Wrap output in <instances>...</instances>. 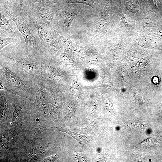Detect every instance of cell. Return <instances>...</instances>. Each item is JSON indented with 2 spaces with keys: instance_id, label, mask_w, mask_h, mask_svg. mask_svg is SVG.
Masks as SVG:
<instances>
[{
  "instance_id": "13",
  "label": "cell",
  "mask_w": 162,
  "mask_h": 162,
  "mask_svg": "<svg viewBox=\"0 0 162 162\" xmlns=\"http://www.w3.org/2000/svg\"><path fill=\"white\" fill-rule=\"evenodd\" d=\"M69 3H79L84 4L95 9V7L98 3V0H67Z\"/></svg>"
},
{
  "instance_id": "10",
  "label": "cell",
  "mask_w": 162,
  "mask_h": 162,
  "mask_svg": "<svg viewBox=\"0 0 162 162\" xmlns=\"http://www.w3.org/2000/svg\"><path fill=\"white\" fill-rule=\"evenodd\" d=\"M51 129L67 133L74 138L82 146L89 143L91 141L89 136L77 134L64 128L54 127Z\"/></svg>"
},
{
  "instance_id": "15",
  "label": "cell",
  "mask_w": 162,
  "mask_h": 162,
  "mask_svg": "<svg viewBox=\"0 0 162 162\" xmlns=\"http://www.w3.org/2000/svg\"><path fill=\"white\" fill-rule=\"evenodd\" d=\"M106 24L102 22H100L98 23L96 25L94 35L98 36L101 34L104 33L106 29Z\"/></svg>"
},
{
  "instance_id": "11",
  "label": "cell",
  "mask_w": 162,
  "mask_h": 162,
  "mask_svg": "<svg viewBox=\"0 0 162 162\" xmlns=\"http://www.w3.org/2000/svg\"><path fill=\"white\" fill-rule=\"evenodd\" d=\"M26 1L34 4L36 3L37 4L36 5L39 6L56 9L55 6L57 3L56 0H26Z\"/></svg>"
},
{
  "instance_id": "6",
  "label": "cell",
  "mask_w": 162,
  "mask_h": 162,
  "mask_svg": "<svg viewBox=\"0 0 162 162\" xmlns=\"http://www.w3.org/2000/svg\"><path fill=\"white\" fill-rule=\"evenodd\" d=\"M33 80L35 92V104L40 109L47 112L50 107L49 98L46 86V77L38 75Z\"/></svg>"
},
{
  "instance_id": "9",
  "label": "cell",
  "mask_w": 162,
  "mask_h": 162,
  "mask_svg": "<svg viewBox=\"0 0 162 162\" xmlns=\"http://www.w3.org/2000/svg\"><path fill=\"white\" fill-rule=\"evenodd\" d=\"M57 37L60 47L62 50L65 52L76 51L77 52H84L85 47L78 45L74 43L70 40L61 35L58 31H52Z\"/></svg>"
},
{
  "instance_id": "8",
  "label": "cell",
  "mask_w": 162,
  "mask_h": 162,
  "mask_svg": "<svg viewBox=\"0 0 162 162\" xmlns=\"http://www.w3.org/2000/svg\"><path fill=\"white\" fill-rule=\"evenodd\" d=\"M4 12L0 11V37H20L14 28L11 19L5 17Z\"/></svg>"
},
{
  "instance_id": "4",
  "label": "cell",
  "mask_w": 162,
  "mask_h": 162,
  "mask_svg": "<svg viewBox=\"0 0 162 162\" xmlns=\"http://www.w3.org/2000/svg\"><path fill=\"white\" fill-rule=\"evenodd\" d=\"M22 14L26 20L28 27L38 41L43 51L50 57L56 54L59 51L60 46L58 40L52 34V31L33 20L26 12Z\"/></svg>"
},
{
  "instance_id": "12",
  "label": "cell",
  "mask_w": 162,
  "mask_h": 162,
  "mask_svg": "<svg viewBox=\"0 0 162 162\" xmlns=\"http://www.w3.org/2000/svg\"><path fill=\"white\" fill-rule=\"evenodd\" d=\"M20 37H0V51L6 46L11 43L21 40Z\"/></svg>"
},
{
  "instance_id": "1",
  "label": "cell",
  "mask_w": 162,
  "mask_h": 162,
  "mask_svg": "<svg viewBox=\"0 0 162 162\" xmlns=\"http://www.w3.org/2000/svg\"><path fill=\"white\" fill-rule=\"evenodd\" d=\"M0 91L31 99L35 96L33 79H28L26 73L11 62L0 60Z\"/></svg>"
},
{
  "instance_id": "5",
  "label": "cell",
  "mask_w": 162,
  "mask_h": 162,
  "mask_svg": "<svg viewBox=\"0 0 162 162\" xmlns=\"http://www.w3.org/2000/svg\"><path fill=\"white\" fill-rule=\"evenodd\" d=\"M0 11L6 13L15 24L25 40L27 51L31 47L41 50L38 41L28 27L26 20L19 9L7 3H1Z\"/></svg>"
},
{
  "instance_id": "7",
  "label": "cell",
  "mask_w": 162,
  "mask_h": 162,
  "mask_svg": "<svg viewBox=\"0 0 162 162\" xmlns=\"http://www.w3.org/2000/svg\"><path fill=\"white\" fill-rule=\"evenodd\" d=\"M80 10L78 7H64L57 9L59 16L64 24V31L67 34L70 33V27L74 19Z\"/></svg>"
},
{
  "instance_id": "17",
  "label": "cell",
  "mask_w": 162,
  "mask_h": 162,
  "mask_svg": "<svg viewBox=\"0 0 162 162\" xmlns=\"http://www.w3.org/2000/svg\"><path fill=\"white\" fill-rule=\"evenodd\" d=\"M56 159V156L54 155H52L49 157L45 159L42 161L45 162H53Z\"/></svg>"
},
{
  "instance_id": "3",
  "label": "cell",
  "mask_w": 162,
  "mask_h": 162,
  "mask_svg": "<svg viewBox=\"0 0 162 162\" xmlns=\"http://www.w3.org/2000/svg\"><path fill=\"white\" fill-rule=\"evenodd\" d=\"M23 7L26 13L33 20L52 31H58L59 24L57 9L39 6L26 1Z\"/></svg>"
},
{
  "instance_id": "14",
  "label": "cell",
  "mask_w": 162,
  "mask_h": 162,
  "mask_svg": "<svg viewBox=\"0 0 162 162\" xmlns=\"http://www.w3.org/2000/svg\"><path fill=\"white\" fill-rule=\"evenodd\" d=\"M43 154V152L42 150L39 148H34L30 152L29 158L31 160H35L40 158Z\"/></svg>"
},
{
  "instance_id": "16",
  "label": "cell",
  "mask_w": 162,
  "mask_h": 162,
  "mask_svg": "<svg viewBox=\"0 0 162 162\" xmlns=\"http://www.w3.org/2000/svg\"><path fill=\"white\" fill-rule=\"evenodd\" d=\"M108 14L107 10L104 8L101 9L98 15V17L100 19H103L106 18Z\"/></svg>"
},
{
  "instance_id": "2",
  "label": "cell",
  "mask_w": 162,
  "mask_h": 162,
  "mask_svg": "<svg viewBox=\"0 0 162 162\" xmlns=\"http://www.w3.org/2000/svg\"><path fill=\"white\" fill-rule=\"evenodd\" d=\"M28 56L24 58H11L1 54L0 57L16 65L34 79L38 75H44L43 62L47 56L37 47H31L27 51Z\"/></svg>"
}]
</instances>
